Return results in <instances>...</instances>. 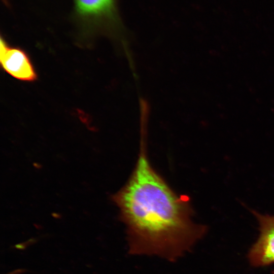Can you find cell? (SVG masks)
Wrapping results in <instances>:
<instances>
[{
  "label": "cell",
  "mask_w": 274,
  "mask_h": 274,
  "mask_svg": "<svg viewBox=\"0 0 274 274\" xmlns=\"http://www.w3.org/2000/svg\"><path fill=\"white\" fill-rule=\"evenodd\" d=\"M126 227L129 253L175 261L206 234L194 223L186 196L177 195L150 164L143 151L129 180L113 196Z\"/></svg>",
  "instance_id": "cell-1"
},
{
  "label": "cell",
  "mask_w": 274,
  "mask_h": 274,
  "mask_svg": "<svg viewBox=\"0 0 274 274\" xmlns=\"http://www.w3.org/2000/svg\"><path fill=\"white\" fill-rule=\"evenodd\" d=\"M73 17L85 33L121 30L117 0H73Z\"/></svg>",
  "instance_id": "cell-2"
},
{
  "label": "cell",
  "mask_w": 274,
  "mask_h": 274,
  "mask_svg": "<svg viewBox=\"0 0 274 274\" xmlns=\"http://www.w3.org/2000/svg\"><path fill=\"white\" fill-rule=\"evenodd\" d=\"M251 212L258 222L259 235L249 251L248 260L256 267L271 265L274 263V215Z\"/></svg>",
  "instance_id": "cell-3"
},
{
  "label": "cell",
  "mask_w": 274,
  "mask_h": 274,
  "mask_svg": "<svg viewBox=\"0 0 274 274\" xmlns=\"http://www.w3.org/2000/svg\"><path fill=\"white\" fill-rule=\"evenodd\" d=\"M0 62L4 71L16 79L32 82L37 79L36 70L27 53L20 47L10 46L2 37Z\"/></svg>",
  "instance_id": "cell-4"
}]
</instances>
